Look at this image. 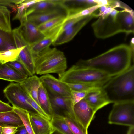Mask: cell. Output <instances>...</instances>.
<instances>
[{"label":"cell","instance_id":"obj_1","mask_svg":"<svg viewBox=\"0 0 134 134\" xmlns=\"http://www.w3.org/2000/svg\"><path fill=\"white\" fill-rule=\"evenodd\" d=\"M131 41L130 46L124 44L119 45L92 58L80 60L75 64L81 68L97 70L111 77L116 76L132 65L134 41Z\"/></svg>","mask_w":134,"mask_h":134},{"label":"cell","instance_id":"obj_2","mask_svg":"<svg viewBox=\"0 0 134 134\" xmlns=\"http://www.w3.org/2000/svg\"><path fill=\"white\" fill-rule=\"evenodd\" d=\"M92 26L96 36L100 39L107 38L121 32L133 34V11L129 8L119 10L115 15L109 13L100 16Z\"/></svg>","mask_w":134,"mask_h":134},{"label":"cell","instance_id":"obj_3","mask_svg":"<svg viewBox=\"0 0 134 134\" xmlns=\"http://www.w3.org/2000/svg\"><path fill=\"white\" fill-rule=\"evenodd\" d=\"M111 103L134 102V65L112 77L102 87Z\"/></svg>","mask_w":134,"mask_h":134},{"label":"cell","instance_id":"obj_4","mask_svg":"<svg viewBox=\"0 0 134 134\" xmlns=\"http://www.w3.org/2000/svg\"><path fill=\"white\" fill-rule=\"evenodd\" d=\"M35 74L44 75L50 73L58 75L67 68L66 58L64 53L56 48L49 47L33 57Z\"/></svg>","mask_w":134,"mask_h":134},{"label":"cell","instance_id":"obj_5","mask_svg":"<svg viewBox=\"0 0 134 134\" xmlns=\"http://www.w3.org/2000/svg\"><path fill=\"white\" fill-rule=\"evenodd\" d=\"M58 76V79L65 83H80L100 87L112 77L97 70L80 67L75 64Z\"/></svg>","mask_w":134,"mask_h":134},{"label":"cell","instance_id":"obj_6","mask_svg":"<svg viewBox=\"0 0 134 134\" xmlns=\"http://www.w3.org/2000/svg\"><path fill=\"white\" fill-rule=\"evenodd\" d=\"M109 124L134 126V102L114 103L108 119Z\"/></svg>","mask_w":134,"mask_h":134},{"label":"cell","instance_id":"obj_7","mask_svg":"<svg viewBox=\"0 0 134 134\" xmlns=\"http://www.w3.org/2000/svg\"><path fill=\"white\" fill-rule=\"evenodd\" d=\"M3 92L13 107L26 110L30 114L40 115L28 102V95L19 83H10L4 88Z\"/></svg>","mask_w":134,"mask_h":134},{"label":"cell","instance_id":"obj_8","mask_svg":"<svg viewBox=\"0 0 134 134\" xmlns=\"http://www.w3.org/2000/svg\"><path fill=\"white\" fill-rule=\"evenodd\" d=\"M42 83L51 94L63 97H71V90L64 82L49 74L40 77Z\"/></svg>","mask_w":134,"mask_h":134},{"label":"cell","instance_id":"obj_9","mask_svg":"<svg viewBox=\"0 0 134 134\" xmlns=\"http://www.w3.org/2000/svg\"><path fill=\"white\" fill-rule=\"evenodd\" d=\"M48 94L53 111V116H58L64 118L70 115H74V105L71 97H63Z\"/></svg>","mask_w":134,"mask_h":134},{"label":"cell","instance_id":"obj_10","mask_svg":"<svg viewBox=\"0 0 134 134\" xmlns=\"http://www.w3.org/2000/svg\"><path fill=\"white\" fill-rule=\"evenodd\" d=\"M108 0H61V5L66 10L67 17L98 5H107Z\"/></svg>","mask_w":134,"mask_h":134},{"label":"cell","instance_id":"obj_11","mask_svg":"<svg viewBox=\"0 0 134 134\" xmlns=\"http://www.w3.org/2000/svg\"><path fill=\"white\" fill-rule=\"evenodd\" d=\"M67 16L66 10L60 5L44 11L31 13L27 16V19L37 27L54 18Z\"/></svg>","mask_w":134,"mask_h":134},{"label":"cell","instance_id":"obj_12","mask_svg":"<svg viewBox=\"0 0 134 134\" xmlns=\"http://www.w3.org/2000/svg\"><path fill=\"white\" fill-rule=\"evenodd\" d=\"M73 110L76 119L85 128L88 130L96 111L84 98L74 105Z\"/></svg>","mask_w":134,"mask_h":134},{"label":"cell","instance_id":"obj_13","mask_svg":"<svg viewBox=\"0 0 134 134\" xmlns=\"http://www.w3.org/2000/svg\"><path fill=\"white\" fill-rule=\"evenodd\" d=\"M93 13L85 16L71 27L60 33L52 44L60 45L72 40L82 27L94 17Z\"/></svg>","mask_w":134,"mask_h":134},{"label":"cell","instance_id":"obj_14","mask_svg":"<svg viewBox=\"0 0 134 134\" xmlns=\"http://www.w3.org/2000/svg\"><path fill=\"white\" fill-rule=\"evenodd\" d=\"M18 27L22 35L28 44L30 45L40 41L45 37L36 26L27 19V17L20 21Z\"/></svg>","mask_w":134,"mask_h":134},{"label":"cell","instance_id":"obj_15","mask_svg":"<svg viewBox=\"0 0 134 134\" xmlns=\"http://www.w3.org/2000/svg\"><path fill=\"white\" fill-rule=\"evenodd\" d=\"M84 99L96 112L111 103L102 87L91 89L87 92Z\"/></svg>","mask_w":134,"mask_h":134},{"label":"cell","instance_id":"obj_16","mask_svg":"<svg viewBox=\"0 0 134 134\" xmlns=\"http://www.w3.org/2000/svg\"><path fill=\"white\" fill-rule=\"evenodd\" d=\"M30 118L34 134H51L54 129L50 120L41 115L30 114Z\"/></svg>","mask_w":134,"mask_h":134},{"label":"cell","instance_id":"obj_17","mask_svg":"<svg viewBox=\"0 0 134 134\" xmlns=\"http://www.w3.org/2000/svg\"><path fill=\"white\" fill-rule=\"evenodd\" d=\"M41 83L40 78L35 75L28 76L19 83L28 95L40 106L38 99V92Z\"/></svg>","mask_w":134,"mask_h":134},{"label":"cell","instance_id":"obj_18","mask_svg":"<svg viewBox=\"0 0 134 134\" xmlns=\"http://www.w3.org/2000/svg\"><path fill=\"white\" fill-rule=\"evenodd\" d=\"M27 77L19 73L6 63H0V79L19 83Z\"/></svg>","mask_w":134,"mask_h":134},{"label":"cell","instance_id":"obj_19","mask_svg":"<svg viewBox=\"0 0 134 134\" xmlns=\"http://www.w3.org/2000/svg\"><path fill=\"white\" fill-rule=\"evenodd\" d=\"M38 99L41 108L51 118L53 113L49 97L47 90L42 83L38 90Z\"/></svg>","mask_w":134,"mask_h":134},{"label":"cell","instance_id":"obj_20","mask_svg":"<svg viewBox=\"0 0 134 134\" xmlns=\"http://www.w3.org/2000/svg\"><path fill=\"white\" fill-rule=\"evenodd\" d=\"M21 62L31 76L35 74L34 63L29 45H25L17 60Z\"/></svg>","mask_w":134,"mask_h":134},{"label":"cell","instance_id":"obj_21","mask_svg":"<svg viewBox=\"0 0 134 134\" xmlns=\"http://www.w3.org/2000/svg\"><path fill=\"white\" fill-rule=\"evenodd\" d=\"M24 125L20 116L13 110L0 113V126H10L18 127Z\"/></svg>","mask_w":134,"mask_h":134},{"label":"cell","instance_id":"obj_22","mask_svg":"<svg viewBox=\"0 0 134 134\" xmlns=\"http://www.w3.org/2000/svg\"><path fill=\"white\" fill-rule=\"evenodd\" d=\"M61 0H40L29 7L26 15L34 13L41 12L60 5Z\"/></svg>","mask_w":134,"mask_h":134},{"label":"cell","instance_id":"obj_23","mask_svg":"<svg viewBox=\"0 0 134 134\" xmlns=\"http://www.w3.org/2000/svg\"><path fill=\"white\" fill-rule=\"evenodd\" d=\"M11 12L7 7L0 5V30L11 33Z\"/></svg>","mask_w":134,"mask_h":134},{"label":"cell","instance_id":"obj_24","mask_svg":"<svg viewBox=\"0 0 134 134\" xmlns=\"http://www.w3.org/2000/svg\"><path fill=\"white\" fill-rule=\"evenodd\" d=\"M64 119L73 134H88V130L77 120L74 115H70Z\"/></svg>","mask_w":134,"mask_h":134},{"label":"cell","instance_id":"obj_25","mask_svg":"<svg viewBox=\"0 0 134 134\" xmlns=\"http://www.w3.org/2000/svg\"><path fill=\"white\" fill-rule=\"evenodd\" d=\"M25 45L21 47L0 51V63L4 64L17 60L21 51Z\"/></svg>","mask_w":134,"mask_h":134},{"label":"cell","instance_id":"obj_26","mask_svg":"<svg viewBox=\"0 0 134 134\" xmlns=\"http://www.w3.org/2000/svg\"><path fill=\"white\" fill-rule=\"evenodd\" d=\"M54 129L63 134H73L63 117L53 116L50 120Z\"/></svg>","mask_w":134,"mask_h":134},{"label":"cell","instance_id":"obj_27","mask_svg":"<svg viewBox=\"0 0 134 134\" xmlns=\"http://www.w3.org/2000/svg\"><path fill=\"white\" fill-rule=\"evenodd\" d=\"M15 48L12 32L0 30V52Z\"/></svg>","mask_w":134,"mask_h":134},{"label":"cell","instance_id":"obj_28","mask_svg":"<svg viewBox=\"0 0 134 134\" xmlns=\"http://www.w3.org/2000/svg\"><path fill=\"white\" fill-rule=\"evenodd\" d=\"M54 40L52 38L45 37L37 42L29 45L32 57L40 53L46 48L49 47Z\"/></svg>","mask_w":134,"mask_h":134},{"label":"cell","instance_id":"obj_29","mask_svg":"<svg viewBox=\"0 0 134 134\" xmlns=\"http://www.w3.org/2000/svg\"><path fill=\"white\" fill-rule=\"evenodd\" d=\"M13 110L19 115L29 134H34L31 123L30 114L27 111L13 107Z\"/></svg>","mask_w":134,"mask_h":134},{"label":"cell","instance_id":"obj_30","mask_svg":"<svg viewBox=\"0 0 134 134\" xmlns=\"http://www.w3.org/2000/svg\"><path fill=\"white\" fill-rule=\"evenodd\" d=\"M67 17L62 16L48 20L37 27L38 29L42 33L61 24L66 20Z\"/></svg>","mask_w":134,"mask_h":134},{"label":"cell","instance_id":"obj_31","mask_svg":"<svg viewBox=\"0 0 134 134\" xmlns=\"http://www.w3.org/2000/svg\"><path fill=\"white\" fill-rule=\"evenodd\" d=\"M16 72L22 75L28 77L32 76L23 65L18 60L6 63Z\"/></svg>","mask_w":134,"mask_h":134},{"label":"cell","instance_id":"obj_32","mask_svg":"<svg viewBox=\"0 0 134 134\" xmlns=\"http://www.w3.org/2000/svg\"><path fill=\"white\" fill-rule=\"evenodd\" d=\"M65 83L68 86L71 90L80 92H87L94 88L100 87L94 86L80 83Z\"/></svg>","mask_w":134,"mask_h":134},{"label":"cell","instance_id":"obj_33","mask_svg":"<svg viewBox=\"0 0 134 134\" xmlns=\"http://www.w3.org/2000/svg\"><path fill=\"white\" fill-rule=\"evenodd\" d=\"M104 5H98L94 6L83 10L79 12L67 16L66 20L84 16L91 14L97 10L100 7Z\"/></svg>","mask_w":134,"mask_h":134},{"label":"cell","instance_id":"obj_34","mask_svg":"<svg viewBox=\"0 0 134 134\" xmlns=\"http://www.w3.org/2000/svg\"><path fill=\"white\" fill-rule=\"evenodd\" d=\"M28 102L31 106L42 116L50 120L51 118L42 110L40 106L31 97L28 96Z\"/></svg>","mask_w":134,"mask_h":134},{"label":"cell","instance_id":"obj_35","mask_svg":"<svg viewBox=\"0 0 134 134\" xmlns=\"http://www.w3.org/2000/svg\"><path fill=\"white\" fill-rule=\"evenodd\" d=\"M87 92L71 90V97L74 106L75 104L83 99Z\"/></svg>","mask_w":134,"mask_h":134},{"label":"cell","instance_id":"obj_36","mask_svg":"<svg viewBox=\"0 0 134 134\" xmlns=\"http://www.w3.org/2000/svg\"><path fill=\"white\" fill-rule=\"evenodd\" d=\"M85 16L68 20H66L63 24L62 28L59 34L71 27L77 22L83 18Z\"/></svg>","mask_w":134,"mask_h":134},{"label":"cell","instance_id":"obj_37","mask_svg":"<svg viewBox=\"0 0 134 134\" xmlns=\"http://www.w3.org/2000/svg\"><path fill=\"white\" fill-rule=\"evenodd\" d=\"M24 0H0V5L11 7L14 11L16 10L17 5L23 2Z\"/></svg>","mask_w":134,"mask_h":134},{"label":"cell","instance_id":"obj_38","mask_svg":"<svg viewBox=\"0 0 134 134\" xmlns=\"http://www.w3.org/2000/svg\"><path fill=\"white\" fill-rule=\"evenodd\" d=\"M18 127L11 126H6L2 127L1 134H15Z\"/></svg>","mask_w":134,"mask_h":134},{"label":"cell","instance_id":"obj_39","mask_svg":"<svg viewBox=\"0 0 134 134\" xmlns=\"http://www.w3.org/2000/svg\"><path fill=\"white\" fill-rule=\"evenodd\" d=\"M13 110V107L0 100V113L10 111Z\"/></svg>","mask_w":134,"mask_h":134},{"label":"cell","instance_id":"obj_40","mask_svg":"<svg viewBox=\"0 0 134 134\" xmlns=\"http://www.w3.org/2000/svg\"><path fill=\"white\" fill-rule=\"evenodd\" d=\"M17 130L15 134H29L24 125L18 127Z\"/></svg>","mask_w":134,"mask_h":134},{"label":"cell","instance_id":"obj_41","mask_svg":"<svg viewBox=\"0 0 134 134\" xmlns=\"http://www.w3.org/2000/svg\"><path fill=\"white\" fill-rule=\"evenodd\" d=\"M127 134H134V126L129 127Z\"/></svg>","mask_w":134,"mask_h":134},{"label":"cell","instance_id":"obj_42","mask_svg":"<svg viewBox=\"0 0 134 134\" xmlns=\"http://www.w3.org/2000/svg\"><path fill=\"white\" fill-rule=\"evenodd\" d=\"M51 134H63L58 130L54 129Z\"/></svg>","mask_w":134,"mask_h":134},{"label":"cell","instance_id":"obj_43","mask_svg":"<svg viewBox=\"0 0 134 134\" xmlns=\"http://www.w3.org/2000/svg\"><path fill=\"white\" fill-rule=\"evenodd\" d=\"M2 130V127L0 126V134H1Z\"/></svg>","mask_w":134,"mask_h":134},{"label":"cell","instance_id":"obj_44","mask_svg":"<svg viewBox=\"0 0 134 134\" xmlns=\"http://www.w3.org/2000/svg\"></svg>","mask_w":134,"mask_h":134}]
</instances>
